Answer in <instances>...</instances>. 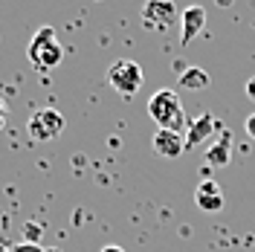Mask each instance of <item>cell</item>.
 <instances>
[{
  "label": "cell",
  "mask_w": 255,
  "mask_h": 252,
  "mask_svg": "<svg viewBox=\"0 0 255 252\" xmlns=\"http://www.w3.org/2000/svg\"><path fill=\"white\" fill-rule=\"evenodd\" d=\"M148 116L157 122L162 130H174V133H183L189 130V119H186V111H183V102L174 90H157L148 102Z\"/></svg>",
  "instance_id": "obj_1"
},
{
  "label": "cell",
  "mask_w": 255,
  "mask_h": 252,
  "mask_svg": "<svg viewBox=\"0 0 255 252\" xmlns=\"http://www.w3.org/2000/svg\"><path fill=\"white\" fill-rule=\"evenodd\" d=\"M26 55H29L32 67H38V70H52V67H58L64 58V49L58 44V38H55V29L52 26H41V29L32 35L29 41V49H26Z\"/></svg>",
  "instance_id": "obj_2"
},
{
  "label": "cell",
  "mask_w": 255,
  "mask_h": 252,
  "mask_svg": "<svg viewBox=\"0 0 255 252\" xmlns=\"http://www.w3.org/2000/svg\"><path fill=\"white\" fill-rule=\"evenodd\" d=\"M108 84H111L113 90L119 96H130L139 93V87H142V70H139V64L136 61H116L111 64V70H108Z\"/></svg>",
  "instance_id": "obj_3"
},
{
  "label": "cell",
  "mask_w": 255,
  "mask_h": 252,
  "mask_svg": "<svg viewBox=\"0 0 255 252\" xmlns=\"http://www.w3.org/2000/svg\"><path fill=\"white\" fill-rule=\"evenodd\" d=\"M177 3L174 0H145L142 6V26L151 32H168L177 26Z\"/></svg>",
  "instance_id": "obj_4"
},
{
  "label": "cell",
  "mask_w": 255,
  "mask_h": 252,
  "mask_svg": "<svg viewBox=\"0 0 255 252\" xmlns=\"http://www.w3.org/2000/svg\"><path fill=\"white\" fill-rule=\"evenodd\" d=\"M64 127H67V122H64L61 113L52 111V108H44V111H35L29 116V125H26V130H29L32 139L49 142V139H55L58 133H64Z\"/></svg>",
  "instance_id": "obj_5"
},
{
  "label": "cell",
  "mask_w": 255,
  "mask_h": 252,
  "mask_svg": "<svg viewBox=\"0 0 255 252\" xmlns=\"http://www.w3.org/2000/svg\"><path fill=\"white\" fill-rule=\"evenodd\" d=\"M180 26H183V35H180V44L186 47V44H191L200 32L206 29V9L203 6H186L183 9V15H180Z\"/></svg>",
  "instance_id": "obj_6"
},
{
  "label": "cell",
  "mask_w": 255,
  "mask_h": 252,
  "mask_svg": "<svg viewBox=\"0 0 255 252\" xmlns=\"http://www.w3.org/2000/svg\"><path fill=\"white\" fill-rule=\"evenodd\" d=\"M215 127H218V119L212 116V113H200L194 122H189V130H186V151L189 148H200V142H206L212 133H215Z\"/></svg>",
  "instance_id": "obj_7"
},
{
  "label": "cell",
  "mask_w": 255,
  "mask_h": 252,
  "mask_svg": "<svg viewBox=\"0 0 255 252\" xmlns=\"http://www.w3.org/2000/svg\"><path fill=\"white\" fill-rule=\"evenodd\" d=\"M154 151H157L159 157H168V159H177L183 151H186V139H183V133H174V130H162L159 127L157 133H154Z\"/></svg>",
  "instance_id": "obj_8"
},
{
  "label": "cell",
  "mask_w": 255,
  "mask_h": 252,
  "mask_svg": "<svg viewBox=\"0 0 255 252\" xmlns=\"http://www.w3.org/2000/svg\"><path fill=\"white\" fill-rule=\"evenodd\" d=\"M194 203L200 206L203 212H218V209H223L221 186H218L215 180H203V183L197 186V191H194Z\"/></svg>",
  "instance_id": "obj_9"
},
{
  "label": "cell",
  "mask_w": 255,
  "mask_h": 252,
  "mask_svg": "<svg viewBox=\"0 0 255 252\" xmlns=\"http://www.w3.org/2000/svg\"><path fill=\"white\" fill-rule=\"evenodd\" d=\"M229 159H232V136H229V130H223L221 139H215L206 148V162L221 168V165H229Z\"/></svg>",
  "instance_id": "obj_10"
},
{
  "label": "cell",
  "mask_w": 255,
  "mask_h": 252,
  "mask_svg": "<svg viewBox=\"0 0 255 252\" xmlns=\"http://www.w3.org/2000/svg\"><path fill=\"white\" fill-rule=\"evenodd\" d=\"M209 73L206 70H200V67H189V70H183V76H180V87H186V90H203L209 87Z\"/></svg>",
  "instance_id": "obj_11"
},
{
  "label": "cell",
  "mask_w": 255,
  "mask_h": 252,
  "mask_svg": "<svg viewBox=\"0 0 255 252\" xmlns=\"http://www.w3.org/2000/svg\"><path fill=\"white\" fill-rule=\"evenodd\" d=\"M12 252H58V250H44L41 244H29V241H20L12 247Z\"/></svg>",
  "instance_id": "obj_12"
},
{
  "label": "cell",
  "mask_w": 255,
  "mask_h": 252,
  "mask_svg": "<svg viewBox=\"0 0 255 252\" xmlns=\"http://www.w3.org/2000/svg\"><path fill=\"white\" fill-rule=\"evenodd\" d=\"M244 130H247V136H250V139H255V113H253V116H247Z\"/></svg>",
  "instance_id": "obj_13"
},
{
  "label": "cell",
  "mask_w": 255,
  "mask_h": 252,
  "mask_svg": "<svg viewBox=\"0 0 255 252\" xmlns=\"http://www.w3.org/2000/svg\"><path fill=\"white\" fill-rule=\"evenodd\" d=\"M244 93L250 96V102H255V76L250 81H247V87H244Z\"/></svg>",
  "instance_id": "obj_14"
},
{
  "label": "cell",
  "mask_w": 255,
  "mask_h": 252,
  "mask_svg": "<svg viewBox=\"0 0 255 252\" xmlns=\"http://www.w3.org/2000/svg\"><path fill=\"white\" fill-rule=\"evenodd\" d=\"M102 252H125V250H122V247H105Z\"/></svg>",
  "instance_id": "obj_15"
},
{
  "label": "cell",
  "mask_w": 255,
  "mask_h": 252,
  "mask_svg": "<svg viewBox=\"0 0 255 252\" xmlns=\"http://www.w3.org/2000/svg\"><path fill=\"white\" fill-rule=\"evenodd\" d=\"M0 116H6V105H3V99H0Z\"/></svg>",
  "instance_id": "obj_16"
},
{
  "label": "cell",
  "mask_w": 255,
  "mask_h": 252,
  "mask_svg": "<svg viewBox=\"0 0 255 252\" xmlns=\"http://www.w3.org/2000/svg\"><path fill=\"white\" fill-rule=\"evenodd\" d=\"M0 252H12V247H6V244H0Z\"/></svg>",
  "instance_id": "obj_17"
},
{
  "label": "cell",
  "mask_w": 255,
  "mask_h": 252,
  "mask_svg": "<svg viewBox=\"0 0 255 252\" xmlns=\"http://www.w3.org/2000/svg\"><path fill=\"white\" fill-rule=\"evenodd\" d=\"M218 3H221V6H223V3H232V0H218Z\"/></svg>",
  "instance_id": "obj_18"
}]
</instances>
